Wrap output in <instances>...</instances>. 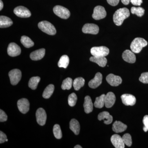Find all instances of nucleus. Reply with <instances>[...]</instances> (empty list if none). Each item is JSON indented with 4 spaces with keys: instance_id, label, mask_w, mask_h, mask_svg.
Returning <instances> with one entry per match:
<instances>
[{
    "instance_id": "nucleus-22",
    "label": "nucleus",
    "mask_w": 148,
    "mask_h": 148,
    "mask_svg": "<svg viewBox=\"0 0 148 148\" xmlns=\"http://www.w3.org/2000/svg\"><path fill=\"white\" fill-rule=\"evenodd\" d=\"M84 111L86 114H89L93 110V104L90 96H86L85 98L84 104Z\"/></svg>"
},
{
    "instance_id": "nucleus-30",
    "label": "nucleus",
    "mask_w": 148,
    "mask_h": 148,
    "mask_svg": "<svg viewBox=\"0 0 148 148\" xmlns=\"http://www.w3.org/2000/svg\"><path fill=\"white\" fill-rule=\"evenodd\" d=\"M40 80V78L39 77H32L29 80V86L32 90H35L36 89L38 84Z\"/></svg>"
},
{
    "instance_id": "nucleus-44",
    "label": "nucleus",
    "mask_w": 148,
    "mask_h": 148,
    "mask_svg": "<svg viewBox=\"0 0 148 148\" xmlns=\"http://www.w3.org/2000/svg\"><path fill=\"white\" fill-rule=\"evenodd\" d=\"M3 8V3L1 0H0V10H1Z\"/></svg>"
},
{
    "instance_id": "nucleus-29",
    "label": "nucleus",
    "mask_w": 148,
    "mask_h": 148,
    "mask_svg": "<svg viewBox=\"0 0 148 148\" xmlns=\"http://www.w3.org/2000/svg\"><path fill=\"white\" fill-rule=\"evenodd\" d=\"M69 64V58L67 55L62 56L58 62V66L59 68L66 69Z\"/></svg>"
},
{
    "instance_id": "nucleus-37",
    "label": "nucleus",
    "mask_w": 148,
    "mask_h": 148,
    "mask_svg": "<svg viewBox=\"0 0 148 148\" xmlns=\"http://www.w3.org/2000/svg\"><path fill=\"white\" fill-rule=\"evenodd\" d=\"M139 80L144 84H148V72L143 73L139 78Z\"/></svg>"
},
{
    "instance_id": "nucleus-7",
    "label": "nucleus",
    "mask_w": 148,
    "mask_h": 148,
    "mask_svg": "<svg viewBox=\"0 0 148 148\" xmlns=\"http://www.w3.org/2000/svg\"><path fill=\"white\" fill-rule=\"evenodd\" d=\"M107 15V12L105 8L101 6H97L93 10L92 17L96 20L105 18Z\"/></svg>"
},
{
    "instance_id": "nucleus-2",
    "label": "nucleus",
    "mask_w": 148,
    "mask_h": 148,
    "mask_svg": "<svg viewBox=\"0 0 148 148\" xmlns=\"http://www.w3.org/2000/svg\"><path fill=\"white\" fill-rule=\"evenodd\" d=\"M147 44V42L143 38H135L131 42L130 49L134 53H139Z\"/></svg>"
},
{
    "instance_id": "nucleus-21",
    "label": "nucleus",
    "mask_w": 148,
    "mask_h": 148,
    "mask_svg": "<svg viewBox=\"0 0 148 148\" xmlns=\"http://www.w3.org/2000/svg\"><path fill=\"white\" fill-rule=\"evenodd\" d=\"M127 128V125L120 121H116L112 125V130L116 133L124 132Z\"/></svg>"
},
{
    "instance_id": "nucleus-25",
    "label": "nucleus",
    "mask_w": 148,
    "mask_h": 148,
    "mask_svg": "<svg viewBox=\"0 0 148 148\" xmlns=\"http://www.w3.org/2000/svg\"><path fill=\"white\" fill-rule=\"evenodd\" d=\"M13 24L12 20L7 16H0V27L1 28H7L10 27Z\"/></svg>"
},
{
    "instance_id": "nucleus-8",
    "label": "nucleus",
    "mask_w": 148,
    "mask_h": 148,
    "mask_svg": "<svg viewBox=\"0 0 148 148\" xmlns=\"http://www.w3.org/2000/svg\"><path fill=\"white\" fill-rule=\"evenodd\" d=\"M14 12L16 16L21 18H28L32 15L29 10L22 6H19L15 8Z\"/></svg>"
},
{
    "instance_id": "nucleus-24",
    "label": "nucleus",
    "mask_w": 148,
    "mask_h": 148,
    "mask_svg": "<svg viewBox=\"0 0 148 148\" xmlns=\"http://www.w3.org/2000/svg\"><path fill=\"white\" fill-rule=\"evenodd\" d=\"M70 129L75 133V135H79L80 126L79 122L75 119H72L70 122Z\"/></svg>"
},
{
    "instance_id": "nucleus-28",
    "label": "nucleus",
    "mask_w": 148,
    "mask_h": 148,
    "mask_svg": "<svg viewBox=\"0 0 148 148\" xmlns=\"http://www.w3.org/2000/svg\"><path fill=\"white\" fill-rule=\"evenodd\" d=\"M106 95L103 94L99 97H97L94 103V106L98 108H102L105 105V97Z\"/></svg>"
},
{
    "instance_id": "nucleus-9",
    "label": "nucleus",
    "mask_w": 148,
    "mask_h": 148,
    "mask_svg": "<svg viewBox=\"0 0 148 148\" xmlns=\"http://www.w3.org/2000/svg\"><path fill=\"white\" fill-rule=\"evenodd\" d=\"M7 51L8 55L12 57L18 56L21 53L20 47L14 42L10 43L9 45Z\"/></svg>"
},
{
    "instance_id": "nucleus-13",
    "label": "nucleus",
    "mask_w": 148,
    "mask_h": 148,
    "mask_svg": "<svg viewBox=\"0 0 148 148\" xmlns=\"http://www.w3.org/2000/svg\"><path fill=\"white\" fill-rule=\"evenodd\" d=\"M106 80L109 84L112 86H118L121 84L122 80L119 76L115 75L113 74H110L106 77Z\"/></svg>"
},
{
    "instance_id": "nucleus-45",
    "label": "nucleus",
    "mask_w": 148,
    "mask_h": 148,
    "mask_svg": "<svg viewBox=\"0 0 148 148\" xmlns=\"http://www.w3.org/2000/svg\"><path fill=\"white\" fill-rule=\"evenodd\" d=\"M75 148H82V147L81 146L79 145H76L74 147Z\"/></svg>"
},
{
    "instance_id": "nucleus-15",
    "label": "nucleus",
    "mask_w": 148,
    "mask_h": 148,
    "mask_svg": "<svg viewBox=\"0 0 148 148\" xmlns=\"http://www.w3.org/2000/svg\"><path fill=\"white\" fill-rule=\"evenodd\" d=\"M103 79V75L100 73H97L93 79H91L88 83V86L90 88H95L101 84Z\"/></svg>"
},
{
    "instance_id": "nucleus-1",
    "label": "nucleus",
    "mask_w": 148,
    "mask_h": 148,
    "mask_svg": "<svg viewBox=\"0 0 148 148\" xmlns=\"http://www.w3.org/2000/svg\"><path fill=\"white\" fill-rule=\"evenodd\" d=\"M130 13L129 10L126 8H120L115 12L113 15L114 23L118 26H121L125 19L128 18Z\"/></svg>"
},
{
    "instance_id": "nucleus-27",
    "label": "nucleus",
    "mask_w": 148,
    "mask_h": 148,
    "mask_svg": "<svg viewBox=\"0 0 148 148\" xmlns=\"http://www.w3.org/2000/svg\"><path fill=\"white\" fill-rule=\"evenodd\" d=\"M85 80L83 78L80 77L76 78L73 82V86L74 89L76 90H78L80 89L81 88L84 86Z\"/></svg>"
},
{
    "instance_id": "nucleus-31",
    "label": "nucleus",
    "mask_w": 148,
    "mask_h": 148,
    "mask_svg": "<svg viewBox=\"0 0 148 148\" xmlns=\"http://www.w3.org/2000/svg\"><path fill=\"white\" fill-rule=\"evenodd\" d=\"M21 44L26 48H30L34 45V42L29 37L27 36H22L21 37Z\"/></svg>"
},
{
    "instance_id": "nucleus-4",
    "label": "nucleus",
    "mask_w": 148,
    "mask_h": 148,
    "mask_svg": "<svg viewBox=\"0 0 148 148\" xmlns=\"http://www.w3.org/2000/svg\"><path fill=\"white\" fill-rule=\"evenodd\" d=\"M53 12L57 16L63 19H67L70 17L71 13L68 9L61 5H56L53 8Z\"/></svg>"
},
{
    "instance_id": "nucleus-40",
    "label": "nucleus",
    "mask_w": 148,
    "mask_h": 148,
    "mask_svg": "<svg viewBox=\"0 0 148 148\" xmlns=\"http://www.w3.org/2000/svg\"><path fill=\"white\" fill-rule=\"evenodd\" d=\"M8 141V140L6 135L1 131H0V143L2 144L5 142H7Z\"/></svg>"
},
{
    "instance_id": "nucleus-14",
    "label": "nucleus",
    "mask_w": 148,
    "mask_h": 148,
    "mask_svg": "<svg viewBox=\"0 0 148 148\" xmlns=\"http://www.w3.org/2000/svg\"><path fill=\"white\" fill-rule=\"evenodd\" d=\"M121 99L123 103L125 106H133L136 103V98L131 94H123L121 96Z\"/></svg>"
},
{
    "instance_id": "nucleus-38",
    "label": "nucleus",
    "mask_w": 148,
    "mask_h": 148,
    "mask_svg": "<svg viewBox=\"0 0 148 148\" xmlns=\"http://www.w3.org/2000/svg\"><path fill=\"white\" fill-rule=\"evenodd\" d=\"M143 123L144 125L143 130L145 132H147L148 131V115H145L144 117Z\"/></svg>"
},
{
    "instance_id": "nucleus-41",
    "label": "nucleus",
    "mask_w": 148,
    "mask_h": 148,
    "mask_svg": "<svg viewBox=\"0 0 148 148\" xmlns=\"http://www.w3.org/2000/svg\"><path fill=\"white\" fill-rule=\"evenodd\" d=\"M107 1L110 5L115 6L118 4L120 0H107Z\"/></svg>"
},
{
    "instance_id": "nucleus-5",
    "label": "nucleus",
    "mask_w": 148,
    "mask_h": 148,
    "mask_svg": "<svg viewBox=\"0 0 148 148\" xmlns=\"http://www.w3.org/2000/svg\"><path fill=\"white\" fill-rule=\"evenodd\" d=\"M110 50L105 46L94 47L90 49V53L93 56L105 57L108 55Z\"/></svg>"
},
{
    "instance_id": "nucleus-19",
    "label": "nucleus",
    "mask_w": 148,
    "mask_h": 148,
    "mask_svg": "<svg viewBox=\"0 0 148 148\" xmlns=\"http://www.w3.org/2000/svg\"><path fill=\"white\" fill-rule=\"evenodd\" d=\"M116 101V97L113 92H108L105 97V106L107 108H111L114 106Z\"/></svg>"
},
{
    "instance_id": "nucleus-17",
    "label": "nucleus",
    "mask_w": 148,
    "mask_h": 148,
    "mask_svg": "<svg viewBox=\"0 0 148 148\" xmlns=\"http://www.w3.org/2000/svg\"><path fill=\"white\" fill-rule=\"evenodd\" d=\"M134 52L129 50L125 51L122 54L123 59L127 63L133 64L136 61V56Z\"/></svg>"
},
{
    "instance_id": "nucleus-43",
    "label": "nucleus",
    "mask_w": 148,
    "mask_h": 148,
    "mask_svg": "<svg viewBox=\"0 0 148 148\" xmlns=\"http://www.w3.org/2000/svg\"><path fill=\"white\" fill-rule=\"evenodd\" d=\"M122 3L125 5H127L130 2V0H121Z\"/></svg>"
},
{
    "instance_id": "nucleus-6",
    "label": "nucleus",
    "mask_w": 148,
    "mask_h": 148,
    "mask_svg": "<svg viewBox=\"0 0 148 148\" xmlns=\"http://www.w3.org/2000/svg\"><path fill=\"white\" fill-rule=\"evenodd\" d=\"M8 75L11 84L13 85H16L19 82L22 76L21 71L17 69L11 70L9 73Z\"/></svg>"
},
{
    "instance_id": "nucleus-42",
    "label": "nucleus",
    "mask_w": 148,
    "mask_h": 148,
    "mask_svg": "<svg viewBox=\"0 0 148 148\" xmlns=\"http://www.w3.org/2000/svg\"><path fill=\"white\" fill-rule=\"evenodd\" d=\"M130 2L134 5L140 6L143 2V0H130Z\"/></svg>"
},
{
    "instance_id": "nucleus-32",
    "label": "nucleus",
    "mask_w": 148,
    "mask_h": 148,
    "mask_svg": "<svg viewBox=\"0 0 148 148\" xmlns=\"http://www.w3.org/2000/svg\"><path fill=\"white\" fill-rule=\"evenodd\" d=\"M73 84V80L71 78L68 77L64 80L61 85V88L63 90H70Z\"/></svg>"
},
{
    "instance_id": "nucleus-3",
    "label": "nucleus",
    "mask_w": 148,
    "mask_h": 148,
    "mask_svg": "<svg viewBox=\"0 0 148 148\" xmlns=\"http://www.w3.org/2000/svg\"><path fill=\"white\" fill-rule=\"evenodd\" d=\"M38 27L42 32L49 35H54L56 31L54 26L47 21H41L38 24Z\"/></svg>"
},
{
    "instance_id": "nucleus-33",
    "label": "nucleus",
    "mask_w": 148,
    "mask_h": 148,
    "mask_svg": "<svg viewBox=\"0 0 148 148\" xmlns=\"http://www.w3.org/2000/svg\"><path fill=\"white\" fill-rule=\"evenodd\" d=\"M145 10L142 7H132L131 9V12L132 14H135L139 17H141L144 15Z\"/></svg>"
},
{
    "instance_id": "nucleus-20",
    "label": "nucleus",
    "mask_w": 148,
    "mask_h": 148,
    "mask_svg": "<svg viewBox=\"0 0 148 148\" xmlns=\"http://www.w3.org/2000/svg\"><path fill=\"white\" fill-rule=\"evenodd\" d=\"M99 121H104L105 124L108 125L112 123L113 121V117L108 112H103L100 113L98 115Z\"/></svg>"
},
{
    "instance_id": "nucleus-16",
    "label": "nucleus",
    "mask_w": 148,
    "mask_h": 148,
    "mask_svg": "<svg viewBox=\"0 0 148 148\" xmlns=\"http://www.w3.org/2000/svg\"><path fill=\"white\" fill-rule=\"evenodd\" d=\"M111 141L114 147L116 148H124L125 144L122 138L117 134H114L112 136Z\"/></svg>"
},
{
    "instance_id": "nucleus-23",
    "label": "nucleus",
    "mask_w": 148,
    "mask_h": 148,
    "mask_svg": "<svg viewBox=\"0 0 148 148\" xmlns=\"http://www.w3.org/2000/svg\"><path fill=\"white\" fill-rule=\"evenodd\" d=\"M90 61L94 62L101 67L106 66L107 63V58L103 56H92L90 58Z\"/></svg>"
},
{
    "instance_id": "nucleus-39",
    "label": "nucleus",
    "mask_w": 148,
    "mask_h": 148,
    "mask_svg": "<svg viewBox=\"0 0 148 148\" xmlns=\"http://www.w3.org/2000/svg\"><path fill=\"white\" fill-rule=\"evenodd\" d=\"M7 119L8 116L2 110H0V121L3 122L6 121Z\"/></svg>"
},
{
    "instance_id": "nucleus-10",
    "label": "nucleus",
    "mask_w": 148,
    "mask_h": 148,
    "mask_svg": "<svg viewBox=\"0 0 148 148\" xmlns=\"http://www.w3.org/2000/svg\"><path fill=\"white\" fill-rule=\"evenodd\" d=\"M99 28L96 24H86L83 27L82 32L84 34L96 35L99 32Z\"/></svg>"
},
{
    "instance_id": "nucleus-34",
    "label": "nucleus",
    "mask_w": 148,
    "mask_h": 148,
    "mask_svg": "<svg viewBox=\"0 0 148 148\" xmlns=\"http://www.w3.org/2000/svg\"><path fill=\"white\" fill-rule=\"evenodd\" d=\"M53 133L54 137L56 139H60L62 138V133L61 127L58 124H55L53 127Z\"/></svg>"
},
{
    "instance_id": "nucleus-26",
    "label": "nucleus",
    "mask_w": 148,
    "mask_h": 148,
    "mask_svg": "<svg viewBox=\"0 0 148 148\" xmlns=\"http://www.w3.org/2000/svg\"><path fill=\"white\" fill-rule=\"evenodd\" d=\"M54 90V86L53 84H49L43 92L42 97L45 99H48L53 94Z\"/></svg>"
},
{
    "instance_id": "nucleus-11",
    "label": "nucleus",
    "mask_w": 148,
    "mask_h": 148,
    "mask_svg": "<svg viewBox=\"0 0 148 148\" xmlns=\"http://www.w3.org/2000/svg\"><path fill=\"white\" fill-rule=\"evenodd\" d=\"M36 118L38 124L41 126L45 125L47 120V114L45 110L42 108L38 109L36 112Z\"/></svg>"
},
{
    "instance_id": "nucleus-35",
    "label": "nucleus",
    "mask_w": 148,
    "mask_h": 148,
    "mask_svg": "<svg viewBox=\"0 0 148 148\" xmlns=\"http://www.w3.org/2000/svg\"><path fill=\"white\" fill-rule=\"evenodd\" d=\"M77 100V97L75 93H72L70 94L68 98V103L69 106L71 107H73L76 105Z\"/></svg>"
},
{
    "instance_id": "nucleus-18",
    "label": "nucleus",
    "mask_w": 148,
    "mask_h": 148,
    "mask_svg": "<svg viewBox=\"0 0 148 148\" xmlns=\"http://www.w3.org/2000/svg\"><path fill=\"white\" fill-rule=\"evenodd\" d=\"M45 53V49H40L32 52L30 54V58L33 61H38L43 58Z\"/></svg>"
},
{
    "instance_id": "nucleus-12",
    "label": "nucleus",
    "mask_w": 148,
    "mask_h": 148,
    "mask_svg": "<svg viewBox=\"0 0 148 148\" xmlns=\"http://www.w3.org/2000/svg\"><path fill=\"white\" fill-rule=\"evenodd\" d=\"M17 107L19 111L22 114H26L29 112L30 103L26 98H22L17 102Z\"/></svg>"
},
{
    "instance_id": "nucleus-36",
    "label": "nucleus",
    "mask_w": 148,
    "mask_h": 148,
    "mask_svg": "<svg viewBox=\"0 0 148 148\" xmlns=\"http://www.w3.org/2000/svg\"><path fill=\"white\" fill-rule=\"evenodd\" d=\"M124 144L128 147H130L132 145V138L130 135L128 133H126L122 137Z\"/></svg>"
}]
</instances>
